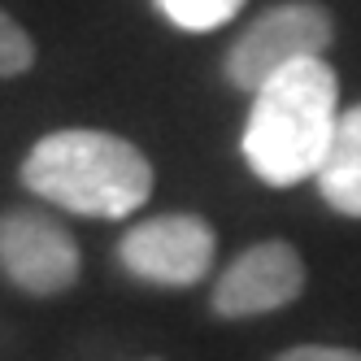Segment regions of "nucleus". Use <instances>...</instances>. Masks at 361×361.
Segmentation results:
<instances>
[{
    "mask_svg": "<svg viewBox=\"0 0 361 361\" xmlns=\"http://www.w3.org/2000/svg\"><path fill=\"white\" fill-rule=\"evenodd\" d=\"M31 61H35V44H31V35L22 31L5 9H0V79L27 74Z\"/></svg>",
    "mask_w": 361,
    "mask_h": 361,
    "instance_id": "nucleus-9",
    "label": "nucleus"
},
{
    "mask_svg": "<svg viewBox=\"0 0 361 361\" xmlns=\"http://www.w3.org/2000/svg\"><path fill=\"white\" fill-rule=\"evenodd\" d=\"M248 0H157V9L178 31H218L235 18Z\"/></svg>",
    "mask_w": 361,
    "mask_h": 361,
    "instance_id": "nucleus-8",
    "label": "nucleus"
},
{
    "mask_svg": "<svg viewBox=\"0 0 361 361\" xmlns=\"http://www.w3.org/2000/svg\"><path fill=\"white\" fill-rule=\"evenodd\" d=\"M335 39V18L318 0H288L257 13L226 53V79L240 92H262L274 74L296 61L322 57Z\"/></svg>",
    "mask_w": 361,
    "mask_h": 361,
    "instance_id": "nucleus-3",
    "label": "nucleus"
},
{
    "mask_svg": "<svg viewBox=\"0 0 361 361\" xmlns=\"http://www.w3.org/2000/svg\"><path fill=\"white\" fill-rule=\"evenodd\" d=\"M274 361H361V353L357 348H335V344H300V348L279 353Z\"/></svg>",
    "mask_w": 361,
    "mask_h": 361,
    "instance_id": "nucleus-10",
    "label": "nucleus"
},
{
    "mask_svg": "<svg viewBox=\"0 0 361 361\" xmlns=\"http://www.w3.org/2000/svg\"><path fill=\"white\" fill-rule=\"evenodd\" d=\"M0 270L31 296H61L79 283L83 257L61 222L35 209H13L0 214Z\"/></svg>",
    "mask_w": 361,
    "mask_h": 361,
    "instance_id": "nucleus-5",
    "label": "nucleus"
},
{
    "mask_svg": "<svg viewBox=\"0 0 361 361\" xmlns=\"http://www.w3.org/2000/svg\"><path fill=\"white\" fill-rule=\"evenodd\" d=\"M318 192L340 218H361V105L344 109L318 166Z\"/></svg>",
    "mask_w": 361,
    "mask_h": 361,
    "instance_id": "nucleus-7",
    "label": "nucleus"
},
{
    "mask_svg": "<svg viewBox=\"0 0 361 361\" xmlns=\"http://www.w3.org/2000/svg\"><path fill=\"white\" fill-rule=\"evenodd\" d=\"M218 235L196 214H157L144 218L122 235L118 262L126 274H135L157 288H192L214 270Z\"/></svg>",
    "mask_w": 361,
    "mask_h": 361,
    "instance_id": "nucleus-4",
    "label": "nucleus"
},
{
    "mask_svg": "<svg viewBox=\"0 0 361 361\" xmlns=\"http://www.w3.org/2000/svg\"><path fill=\"white\" fill-rule=\"evenodd\" d=\"M148 361H161V357H148Z\"/></svg>",
    "mask_w": 361,
    "mask_h": 361,
    "instance_id": "nucleus-11",
    "label": "nucleus"
},
{
    "mask_svg": "<svg viewBox=\"0 0 361 361\" xmlns=\"http://www.w3.org/2000/svg\"><path fill=\"white\" fill-rule=\"evenodd\" d=\"M22 183L66 214L131 218L152 196V161L122 135L70 126L27 152Z\"/></svg>",
    "mask_w": 361,
    "mask_h": 361,
    "instance_id": "nucleus-2",
    "label": "nucleus"
},
{
    "mask_svg": "<svg viewBox=\"0 0 361 361\" xmlns=\"http://www.w3.org/2000/svg\"><path fill=\"white\" fill-rule=\"evenodd\" d=\"M340 122V79L326 57L296 61L252 96L244 126V161L266 188L314 178Z\"/></svg>",
    "mask_w": 361,
    "mask_h": 361,
    "instance_id": "nucleus-1",
    "label": "nucleus"
},
{
    "mask_svg": "<svg viewBox=\"0 0 361 361\" xmlns=\"http://www.w3.org/2000/svg\"><path fill=\"white\" fill-rule=\"evenodd\" d=\"M305 292V262L288 240H262L244 248L214 283V314L218 318H262L288 309Z\"/></svg>",
    "mask_w": 361,
    "mask_h": 361,
    "instance_id": "nucleus-6",
    "label": "nucleus"
}]
</instances>
